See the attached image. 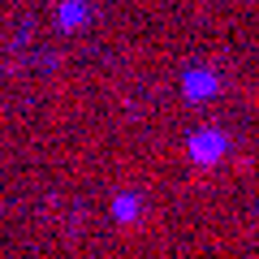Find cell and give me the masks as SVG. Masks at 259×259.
Instances as JSON below:
<instances>
[{
	"instance_id": "cell-1",
	"label": "cell",
	"mask_w": 259,
	"mask_h": 259,
	"mask_svg": "<svg viewBox=\"0 0 259 259\" xmlns=\"http://www.w3.org/2000/svg\"><path fill=\"white\" fill-rule=\"evenodd\" d=\"M225 147H229V139H225L221 130H203V134L190 139V160L194 164H216L225 156Z\"/></svg>"
},
{
	"instance_id": "cell-2",
	"label": "cell",
	"mask_w": 259,
	"mask_h": 259,
	"mask_svg": "<svg viewBox=\"0 0 259 259\" xmlns=\"http://www.w3.org/2000/svg\"><path fill=\"white\" fill-rule=\"evenodd\" d=\"M216 74L212 69H190V74H186V95H190V100H207V95H216Z\"/></svg>"
},
{
	"instance_id": "cell-3",
	"label": "cell",
	"mask_w": 259,
	"mask_h": 259,
	"mask_svg": "<svg viewBox=\"0 0 259 259\" xmlns=\"http://www.w3.org/2000/svg\"><path fill=\"white\" fill-rule=\"evenodd\" d=\"M61 22H65V26L87 22V5H82V0H69V5H65V13H61Z\"/></svg>"
},
{
	"instance_id": "cell-4",
	"label": "cell",
	"mask_w": 259,
	"mask_h": 259,
	"mask_svg": "<svg viewBox=\"0 0 259 259\" xmlns=\"http://www.w3.org/2000/svg\"><path fill=\"white\" fill-rule=\"evenodd\" d=\"M134 216H139V199L134 194H121L117 199V221H134Z\"/></svg>"
}]
</instances>
